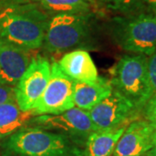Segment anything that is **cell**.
<instances>
[{
    "label": "cell",
    "mask_w": 156,
    "mask_h": 156,
    "mask_svg": "<svg viewBox=\"0 0 156 156\" xmlns=\"http://www.w3.org/2000/svg\"><path fill=\"white\" fill-rule=\"evenodd\" d=\"M147 71L152 89L156 95V51L147 56Z\"/></svg>",
    "instance_id": "obj_19"
},
{
    "label": "cell",
    "mask_w": 156,
    "mask_h": 156,
    "mask_svg": "<svg viewBox=\"0 0 156 156\" xmlns=\"http://www.w3.org/2000/svg\"><path fill=\"white\" fill-rule=\"evenodd\" d=\"M58 65L74 82L92 83L99 77L95 62L89 52L84 50L68 52L58 62Z\"/></svg>",
    "instance_id": "obj_12"
},
{
    "label": "cell",
    "mask_w": 156,
    "mask_h": 156,
    "mask_svg": "<svg viewBox=\"0 0 156 156\" xmlns=\"http://www.w3.org/2000/svg\"><path fill=\"white\" fill-rule=\"evenodd\" d=\"M145 156H156V138L155 140H154V147H152L151 149Z\"/></svg>",
    "instance_id": "obj_22"
},
{
    "label": "cell",
    "mask_w": 156,
    "mask_h": 156,
    "mask_svg": "<svg viewBox=\"0 0 156 156\" xmlns=\"http://www.w3.org/2000/svg\"><path fill=\"white\" fill-rule=\"evenodd\" d=\"M112 90L113 87L110 80L101 76H99L92 83L75 82L73 94L75 107L89 111L110 95Z\"/></svg>",
    "instance_id": "obj_13"
},
{
    "label": "cell",
    "mask_w": 156,
    "mask_h": 156,
    "mask_svg": "<svg viewBox=\"0 0 156 156\" xmlns=\"http://www.w3.org/2000/svg\"><path fill=\"white\" fill-rule=\"evenodd\" d=\"M90 35L89 14H59L50 19L42 47L60 53L84 45Z\"/></svg>",
    "instance_id": "obj_5"
},
{
    "label": "cell",
    "mask_w": 156,
    "mask_h": 156,
    "mask_svg": "<svg viewBox=\"0 0 156 156\" xmlns=\"http://www.w3.org/2000/svg\"><path fill=\"white\" fill-rule=\"evenodd\" d=\"M113 89L120 92L134 106L142 111L154 95L147 71V56L140 54L124 55L109 70Z\"/></svg>",
    "instance_id": "obj_3"
},
{
    "label": "cell",
    "mask_w": 156,
    "mask_h": 156,
    "mask_svg": "<svg viewBox=\"0 0 156 156\" xmlns=\"http://www.w3.org/2000/svg\"><path fill=\"white\" fill-rule=\"evenodd\" d=\"M146 9L153 14L156 13V0H146Z\"/></svg>",
    "instance_id": "obj_21"
},
{
    "label": "cell",
    "mask_w": 156,
    "mask_h": 156,
    "mask_svg": "<svg viewBox=\"0 0 156 156\" xmlns=\"http://www.w3.org/2000/svg\"><path fill=\"white\" fill-rule=\"evenodd\" d=\"M15 90L14 87L0 84V105L7 101H15Z\"/></svg>",
    "instance_id": "obj_20"
},
{
    "label": "cell",
    "mask_w": 156,
    "mask_h": 156,
    "mask_svg": "<svg viewBox=\"0 0 156 156\" xmlns=\"http://www.w3.org/2000/svg\"><path fill=\"white\" fill-rule=\"evenodd\" d=\"M2 146L11 156H84L66 135L31 126L6 137Z\"/></svg>",
    "instance_id": "obj_2"
},
{
    "label": "cell",
    "mask_w": 156,
    "mask_h": 156,
    "mask_svg": "<svg viewBox=\"0 0 156 156\" xmlns=\"http://www.w3.org/2000/svg\"><path fill=\"white\" fill-rule=\"evenodd\" d=\"M113 41L124 51L151 56L156 51V19L148 11L124 15L112 19Z\"/></svg>",
    "instance_id": "obj_4"
},
{
    "label": "cell",
    "mask_w": 156,
    "mask_h": 156,
    "mask_svg": "<svg viewBox=\"0 0 156 156\" xmlns=\"http://www.w3.org/2000/svg\"><path fill=\"white\" fill-rule=\"evenodd\" d=\"M142 156H145V155H142Z\"/></svg>",
    "instance_id": "obj_24"
},
{
    "label": "cell",
    "mask_w": 156,
    "mask_h": 156,
    "mask_svg": "<svg viewBox=\"0 0 156 156\" xmlns=\"http://www.w3.org/2000/svg\"><path fill=\"white\" fill-rule=\"evenodd\" d=\"M156 131L145 119L129 123L117 142L111 156H142L152 149Z\"/></svg>",
    "instance_id": "obj_10"
},
{
    "label": "cell",
    "mask_w": 156,
    "mask_h": 156,
    "mask_svg": "<svg viewBox=\"0 0 156 156\" xmlns=\"http://www.w3.org/2000/svg\"><path fill=\"white\" fill-rule=\"evenodd\" d=\"M72 79L62 71L57 62L51 64L49 83L31 112L35 116L42 115H58L75 107Z\"/></svg>",
    "instance_id": "obj_7"
},
{
    "label": "cell",
    "mask_w": 156,
    "mask_h": 156,
    "mask_svg": "<svg viewBox=\"0 0 156 156\" xmlns=\"http://www.w3.org/2000/svg\"><path fill=\"white\" fill-rule=\"evenodd\" d=\"M51 64L43 56L32 58L28 69L14 87L15 99L23 111H31L49 83Z\"/></svg>",
    "instance_id": "obj_9"
},
{
    "label": "cell",
    "mask_w": 156,
    "mask_h": 156,
    "mask_svg": "<svg viewBox=\"0 0 156 156\" xmlns=\"http://www.w3.org/2000/svg\"><path fill=\"white\" fill-rule=\"evenodd\" d=\"M51 14H89L93 0H35Z\"/></svg>",
    "instance_id": "obj_16"
},
{
    "label": "cell",
    "mask_w": 156,
    "mask_h": 156,
    "mask_svg": "<svg viewBox=\"0 0 156 156\" xmlns=\"http://www.w3.org/2000/svg\"><path fill=\"white\" fill-rule=\"evenodd\" d=\"M49 17L36 5L7 6L0 11V39L28 50L43 46Z\"/></svg>",
    "instance_id": "obj_1"
},
{
    "label": "cell",
    "mask_w": 156,
    "mask_h": 156,
    "mask_svg": "<svg viewBox=\"0 0 156 156\" xmlns=\"http://www.w3.org/2000/svg\"><path fill=\"white\" fill-rule=\"evenodd\" d=\"M89 113L95 131L127 127L128 124L137 120L140 115L134 104L114 89L110 95Z\"/></svg>",
    "instance_id": "obj_8"
},
{
    "label": "cell",
    "mask_w": 156,
    "mask_h": 156,
    "mask_svg": "<svg viewBox=\"0 0 156 156\" xmlns=\"http://www.w3.org/2000/svg\"><path fill=\"white\" fill-rule=\"evenodd\" d=\"M30 124L31 127L64 134L82 148H84L89 134L95 131L89 111L76 107L58 115L34 116Z\"/></svg>",
    "instance_id": "obj_6"
},
{
    "label": "cell",
    "mask_w": 156,
    "mask_h": 156,
    "mask_svg": "<svg viewBox=\"0 0 156 156\" xmlns=\"http://www.w3.org/2000/svg\"><path fill=\"white\" fill-rule=\"evenodd\" d=\"M126 128L92 132L84 147V156H111Z\"/></svg>",
    "instance_id": "obj_15"
},
{
    "label": "cell",
    "mask_w": 156,
    "mask_h": 156,
    "mask_svg": "<svg viewBox=\"0 0 156 156\" xmlns=\"http://www.w3.org/2000/svg\"><path fill=\"white\" fill-rule=\"evenodd\" d=\"M154 17H155V19H156V13H154Z\"/></svg>",
    "instance_id": "obj_23"
},
{
    "label": "cell",
    "mask_w": 156,
    "mask_h": 156,
    "mask_svg": "<svg viewBox=\"0 0 156 156\" xmlns=\"http://www.w3.org/2000/svg\"><path fill=\"white\" fill-rule=\"evenodd\" d=\"M142 114L146 121L152 125L156 131V95L151 97V99L143 107Z\"/></svg>",
    "instance_id": "obj_18"
},
{
    "label": "cell",
    "mask_w": 156,
    "mask_h": 156,
    "mask_svg": "<svg viewBox=\"0 0 156 156\" xmlns=\"http://www.w3.org/2000/svg\"><path fill=\"white\" fill-rule=\"evenodd\" d=\"M105 8L124 15L145 11L146 0H97Z\"/></svg>",
    "instance_id": "obj_17"
},
{
    "label": "cell",
    "mask_w": 156,
    "mask_h": 156,
    "mask_svg": "<svg viewBox=\"0 0 156 156\" xmlns=\"http://www.w3.org/2000/svg\"><path fill=\"white\" fill-rule=\"evenodd\" d=\"M35 116L31 111H23L17 101H11L0 105V139H5L24 128Z\"/></svg>",
    "instance_id": "obj_14"
},
{
    "label": "cell",
    "mask_w": 156,
    "mask_h": 156,
    "mask_svg": "<svg viewBox=\"0 0 156 156\" xmlns=\"http://www.w3.org/2000/svg\"><path fill=\"white\" fill-rule=\"evenodd\" d=\"M32 58L30 50L0 39V84L15 87Z\"/></svg>",
    "instance_id": "obj_11"
}]
</instances>
